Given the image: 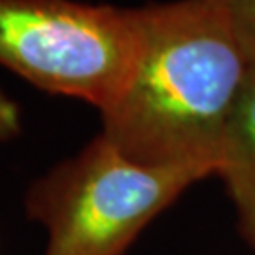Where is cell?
<instances>
[{
    "label": "cell",
    "mask_w": 255,
    "mask_h": 255,
    "mask_svg": "<svg viewBox=\"0 0 255 255\" xmlns=\"http://www.w3.org/2000/svg\"><path fill=\"white\" fill-rule=\"evenodd\" d=\"M21 134V112L13 99L0 89V142Z\"/></svg>",
    "instance_id": "obj_6"
},
{
    "label": "cell",
    "mask_w": 255,
    "mask_h": 255,
    "mask_svg": "<svg viewBox=\"0 0 255 255\" xmlns=\"http://www.w3.org/2000/svg\"><path fill=\"white\" fill-rule=\"evenodd\" d=\"M140 42L138 8L76 0H0V64L51 95L104 112Z\"/></svg>",
    "instance_id": "obj_3"
},
{
    "label": "cell",
    "mask_w": 255,
    "mask_h": 255,
    "mask_svg": "<svg viewBox=\"0 0 255 255\" xmlns=\"http://www.w3.org/2000/svg\"><path fill=\"white\" fill-rule=\"evenodd\" d=\"M210 174L149 166L101 132L28 185L25 212L46 229L44 255H125L138 235L187 187Z\"/></svg>",
    "instance_id": "obj_2"
},
{
    "label": "cell",
    "mask_w": 255,
    "mask_h": 255,
    "mask_svg": "<svg viewBox=\"0 0 255 255\" xmlns=\"http://www.w3.org/2000/svg\"><path fill=\"white\" fill-rule=\"evenodd\" d=\"M218 176L237 208L242 235L255 248V66L229 123Z\"/></svg>",
    "instance_id": "obj_4"
},
{
    "label": "cell",
    "mask_w": 255,
    "mask_h": 255,
    "mask_svg": "<svg viewBox=\"0 0 255 255\" xmlns=\"http://www.w3.org/2000/svg\"><path fill=\"white\" fill-rule=\"evenodd\" d=\"M229 19L244 47L250 63L255 66V0H221Z\"/></svg>",
    "instance_id": "obj_5"
},
{
    "label": "cell",
    "mask_w": 255,
    "mask_h": 255,
    "mask_svg": "<svg viewBox=\"0 0 255 255\" xmlns=\"http://www.w3.org/2000/svg\"><path fill=\"white\" fill-rule=\"evenodd\" d=\"M140 42L102 130L128 159L218 174L229 123L254 64L221 0L138 8Z\"/></svg>",
    "instance_id": "obj_1"
}]
</instances>
